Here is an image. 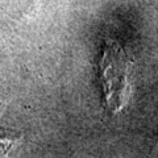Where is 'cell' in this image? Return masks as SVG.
<instances>
[{
    "instance_id": "obj_1",
    "label": "cell",
    "mask_w": 158,
    "mask_h": 158,
    "mask_svg": "<svg viewBox=\"0 0 158 158\" xmlns=\"http://www.w3.org/2000/svg\"><path fill=\"white\" fill-rule=\"evenodd\" d=\"M133 61L120 44L107 40L99 58V82L102 86L104 108L115 116L124 111L132 96Z\"/></svg>"
},
{
    "instance_id": "obj_2",
    "label": "cell",
    "mask_w": 158,
    "mask_h": 158,
    "mask_svg": "<svg viewBox=\"0 0 158 158\" xmlns=\"http://www.w3.org/2000/svg\"><path fill=\"white\" fill-rule=\"evenodd\" d=\"M21 136H0V158L8 156L15 146L20 145Z\"/></svg>"
}]
</instances>
